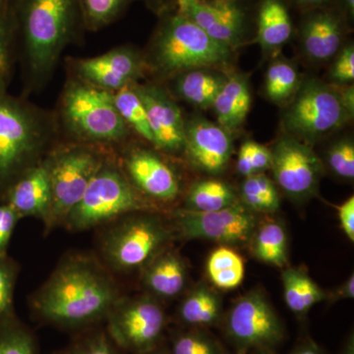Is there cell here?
I'll list each match as a JSON object with an SVG mask.
<instances>
[{
    "label": "cell",
    "instance_id": "obj_38",
    "mask_svg": "<svg viewBox=\"0 0 354 354\" xmlns=\"http://www.w3.org/2000/svg\"><path fill=\"white\" fill-rule=\"evenodd\" d=\"M328 165L334 174L353 180L354 177V145L349 139L341 140L330 147Z\"/></svg>",
    "mask_w": 354,
    "mask_h": 354
},
{
    "label": "cell",
    "instance_id": "obj_14",
    "mask_svg": "<svg viewBox=\"0 0 354 354\" xmlns=\"http://www.w3.org/2000/svg\"><path fill=\"white\" fill-rule=\"evenodd\" d=\"M146 67L142 55L127 46L74 62L77 78L111 94L137 84L144 76Z\"/></svg>",
    "mask_w": 354,
    "mask_h": 354
},
{
    "label": "cell",
    "instance_id": "obj_52",
    "mask_svg": "<svg viewBox=\"0 0 354 354\" xmlns=\"http://www.w3.org/2000/svg\"><path fill=\"white\" fill-rule=\"evenodd\" d=\"M253 354H274L272 353L271 349H255Z\"/></svg>",
    "mask_w": 354,
    "mask_h": 354
},
{
    "label": "cell",
    "instance_id": "obj_37",
    "mask_svg": "<svg viewBox=\"0 0 354 354\" xmlns=\"http://www.w3.org/2000/svg\"><path fill=\"white\" fill-rule=\"evenodd\" d=\"M84 17L91 29L108 25L120 12L124 0H81Z\"/></svg>",
    "mask_w": 354,
    "mask_h": 354
},
{
    "label": "cell",
    "instance_id": "obj_27",
    "mask_svg": "<svg viewBox=\"0 0 354 354\" xmlns=\"http://www.w3.org/2000/svg\"><path fill=\"white\" fill-rule=\"evenodd\" d=\"M221 315L220 297L201 286L191 292L179 308V318L191 327H209L218 322Z\"/></svg>",
    "mask_w": 354,
    "mask_h": 354
},
{
    "label": "cell",
    "instance_id": "obj_47",
    "mask_svg": "<svg viewBox=\"0 0 354 354\" xmlns=\"http://www.w3.org/2000/svg\"><path fill=\"white\" fill-rule=\"evenodd\" d=\"M297 1L302 4H306V6H320L329 0H297Z\"/></svg>",
    "mask_w": 354,
    "mask_h": 354
},
{
    "label": "cell",
    "instance_id": "obj_3",
    "mask_svg": "<svg viewBox=\"0 0 354 354\" xmlns=\"http://www.w3.org/2000/svg\"><path fill=\"white\" fill-rule=\"evenodd\" d=\"M77 0H25L22 25L26 67L32 87L50 78L71 37Z\"/></svg>",
    "mask_w": 354,
    "mask_h": 354
},
{
    "label": "cell",
    "instance_id": "obj_16",
    "mask_svg": "<svg viewBox=\"0 0 354 354\" xmlns=\"http://www.w3.org/2000/svg\"><path fill=\"white\" fill-rule=\"evenodd\" d=\"M179 15L194 23L212 39L230 50L241 46L244 14L227 0H176Z\"/></svg>",
    "mask_w": 354,
    "mask_h": 354
},
{
    "label": "cell",
    "instance_id": "obj_50",
    "mask_svg": "<svg viewBox=\"0 0 354 354\" xmlns=\"http://www.w3.org/2000/svg\"><path fill=\"white\" fill-rule=\"evenodd\" d=\"M346 7H348L349 12L353 15L354 12V0H346Z\"/></svg>",
    "mask_w": 354,
    "mask_h": 354
},
{
    "label": "cell",
    "instance_id": "obj_4",
    "mask_svg": "<svg viewBox=\"0 0 354 354\" xmlns=\"http://www.w3.org/2000/svg\"><path fill=\"white\" fill-rule=\"evenodd\" d=\"M232 55L230 48L177 13L167 18L156 35L150 64L162 75L176 76L193 69L227 66Z\"/></svg>",
    "mask_w": 354,
    "mask_h": 354
},
{
    "label": "cell",
    "instance_id": "obj_35",
    "mask_svg": "<svg viewBox=\"0 0 354 354\" xmlns=\"http://www.w3.org/2000/svg\"><path fill=\"white\" fill-rule=\"evenodd\" d=\"M17 274V266L11 258H0V325L16 318L13 300Z\"/></svg>",
    "mask_w": 354,
    "mask_h": 354
},
{
    "label": "cell",
    "instance_id": "obj_1",
    "mask_svg": "<svg viewBox=\"0 0 354 354\" xmlns=\"http://www.w3.org/2000/svg\"><path fill=\"white\" fill-rule=\"evenodd\" d=\"M118 302L111 279L88 260L65 263L39 291L35 309L46 322L80 328L101 320Z\"/></svg>",
    "mask_w": 354,
    "mask_h": 354
},
{
    "label": "cell",
    "instance_id": "obj_39",
    "mask_svg": "<svg viewBox=\"0 0 354 354\" xmlns=\"http://www.w3.org/2000/svg\"><path fill=\"white\" fill-rule=\"evenodd\" d=\"M60 354H118V351L108 333L95 330L83 335Z\"/></svg>",
    "mask_w": 354,
    "mask_h": 354
},
{
    "label": "cell",
    "instance_id": "obj_48",
    "mask_svg": "<svg viewBox=\"0 0 354 354\" xmlns=\"http://www.w3.org/2000/svg\"><path fill=\"white\" fill-rule=\"evenodd\" d=\"M147 1L150 2L153 7L162 8V7H164L167 2L171 1V0H147Z\"/></svg>",
    "mask_w": 354,
    "mask_h": 354
},
{
    "label": "cell",
    "instance_id": "obj_40",
    "mask_svg": "<svg viewBox=\"0 0 354 354\" xmlns=\"http://www.w3.org/2000/svg\"><path fill=\"white\" fill-rule=\"evenodd\" d=\"M13 50L10 32L0 16V94L6 93L13 71Z\"/></svg>",
    "mask_w": 354,
    "mask_h": 354
},
{
    "label": "cell",
    "instance_id": "obj_7",
    "mask_svg": "<svg viewBox=\"0 0 354 354\" xmlns=\"http://www.w3.org/2000/svg\"><path fill=\"white\" fill-rule=\"evenodd\" d=\"M353 118L341 91L320 81L299 85L285 114V127L305 143L322 138L339 129Z\"/></svg>",
    "mask_w": 354,
    "mask_h": 354
},
{
    "label": "cell",
    "instance_id": "obj_44",
    "mask_svg": "<svg viewBox=\"0 0 354 354\" xmlns=\"http://www.w3.org/2000/svg\"><path fill=\"white\" fill-rule=\"evenodd\" d=\"M354 297V277L353 274L339 286L335 292H333L332 299H353Z\"/></svg>",
    "mask_w": 354,
    "mask_h": 354
},
{
    "label": "cell",
    "instance_id": "obj_9",
    "mask_svg": "<svg viewBox=\"0 0 354 354\" xmlns=\"http://www.w3.org/2000/svg\"><path fill=\"white\" fill-rule=\"evenodd\" d=\"M108 335L115 346L140 354L157 348L167 324L160 305L149 298L116 302L109 311Z\"/></svg>",
    "mask_w": 354,
    "mask_h": 354
},
{
    "label": "cell",
    "instance_id": "obj_19",
    "mask_svg": "<svg viewBox=\"0 0 354 354\" xmlns=\"http://www.w3.org/2000/svg\"><path fill=\"white\" fill-rule=\"evenodd\" d=\"M0 201L12 207L20 218L31 216L48 221L51 204L48 160L27 169L6 190Z\"/></svg>",
    "mask_w": 354,
    "mask_h": 354
},
{
    "label": "cell",
    "instance_id": "obj_24",
    "mask_svg": "<svg viewBox=\"0 0 354 354\" xmlns=\"http://www.w3.org/2000/svg\"><path fill=\"white\" fill-rule=\"evenodd\" d=\"M292 26L290 14L279 0H264L258 18V41L264 50H274L290 39Z\"/></svg>",
    "mask_w": 354,
    "mask_h": 354
},
{
    "label": "cell",
    "instance_id": "obj_33",
    "mask_svg": "<svg viewBox=\"0 0 354 354\" xmlns=\"http://www.w3.org/2000/svg\"><path fill=\"white\" fill-rule=\"evenodd\" d=\"M0 354H37L31 332L16 318L0 325Z\"/></svg>",
    "mask_w": 354,
    "mask_h": 354
},
{
    "label": "cell",
    "instance_id": "obj_18",
    "mask_svg": "<svg viewBox=\"0 0 354 354\" xmlns=\"http://www.w3.org/2000/svg\"><path fill=\"white\" fill-rule=\"evenodd\" d=\"M125 167L133 186L157 201L171 202L180 192L176 172L150 151H133L125 160Z\"/></svg>",
    "mask_w": 354,
    "mask_h": 354
},
{
    "label": "cell",
    "instance_id": "obj_51",
    "mask_svg": "<svg viewBox=\"0 0 354 354\" xmlns=\"http://www.w3.org/2000/svg\"><path fill=\"white\" fill-rule=\"evenodd\" d=\"M140 354H171V353H167V351H160V349H158L157 348L153 349V351H147V353H140Z\"/></svg>",
    "mask_w": 354,
    "mask_h": 354
},
{
    "label": "cell",
    "instance_id": "obj_23",
    "mask_svg": "<svg viewBox=\"0 0 354 354\" xmlns=\"http://www.w3.org/2000/svg\"><path fill=\"white\" fill-rule=\"evenodd\" d=\"M227 77L205 69H193L176 75V94L200 109L213 106Z\"/></svg>",
    "mask_w": 354,
    "mask_h": 354
},
{
    "label": "cell",
    "instance_id": "obj_42",
    "mask_svg": "<svg viewBox=\"0 0 354 354\" xmlns=\"http://www.w3.org/2000/svg\"><path fill=\"white\" fill-rule=\"evenodd\" d=\"M20 216L7 203L0 201V258L7 255L9 242Z\"/></svg>",
    "mask_w": 354,
    "mask_h": 354
},
{
    "label": "cell",
    "instance_id": "obj_20",
    "mask_svg": "<svg viewBox=\"0 0 354 354\" xmlns=\"http://www.w3.org/2000/svg\"><path fill=\"white\" fill-rule=\"evenodd\" d=\"M341 23L329 12L317 13L305 23L302 44L307 57L315 62H326L341 50Z\"/></svg>",
    "mask_w": 354,
    "mask_h": 354
},
{
    "label": "cell",
    "instance_id": "obj_25",
    "mask_svg": "<svg viewBox=\"0 0 354 354\" xmlns=\"http://www.w3.org/2000/svg\"><path fill=\"white\" fill-rule=\"evenodd\" d=\"M286 304L293 313L304 315L327 295L306 272L299 269H286L283 272Z\"/></svg>",
    "mask_w": 354,
    "mask_h": 354
},
{
    "label": "cell",
    "instance_id": "obj_12",
    "mask_svg": "<svg viewBox=\"0 0 354 354\" xmlns=\"http://www.w3.org/2000/svg\"><path fill=\"white\" fill-rule=\"evenodd\" d=\"M272 151L271 169L276 183L288 196L304 200L316 192L323 165L305 142L293 136L279 139Z\"/></svg>",
    "mask_w": 354,
    "mask_h": 354
},
{
    "label": "cell",
    "instance_id": "obj_53",
    "mask_svg": "<svg viewBox=\"0 0 354 354\" xmlns=\"http://www.w3.org/2000/svg\"><path fill=\"white\" fill-rule=\"evenodd\" d=\"M7 1H8V0H0V8H1L2 6L6 4Z\"/></svg>",
    "mask_w": 354,
    "mask_h": 354
},
{
    "label": "cell",
    "instance_id": "obj_30",
    "mask_svg": "<svg viewBox=\"0 0 354 354\" xmlns=\"http://www.w3.org/2000/svg\"><path fill=\"white\" fill-rule=\"evenodd\" d=\"M113 100L118 113L129 129L131 128L142 138L153 144V135L147 118L145 106L137 94L134 85L113 93Z\"/></svg>",
    "mask_w": 354,
    "mask_h": 354
},
{
    "label": "cell",
    "instance_id": "obj_36",
    "mask_svg": "<svg viewBox=\"0 0 354 354\" xmlns=\"http://www.w3.org/2000/svg\"><path fill=\"white\" fill-rule=\"evenodd\" d=\"M171 354H223L215 339L201 332L176 335L172 341Z\"/></svg>",
    "mask_w": 354,
    "mask_h": 354
},
{
    "label": "cell",
    "instance_id": "obj_8",
    "mask_svg": "<svg viewBox=\"0 0 354 354\" xmlns=\"http://www.w3.org/2000/svg\"><path fill=\"white\" fill-rule=\"evenodd\" d=\"M104 165L101 153L88 144L66 147L48 158L51 186L48 225L66 220Z\"/></svg>",
    "mask_w": 354,
    "mask_h": 354
},
{
    "label": "cell",
    "instance_id": "obj_46",
    "mask_svg": "<svg viewBox=\"0 0 354 354\" xmlns=\"http://www.w3.org/2000/svg\"><path fill=\"white\" fill-rule=\"evenodd\" d=\"M290 354H323V353L314 342H308L300 346Z\"/></svg>",
    "mask_w": 354,
    "mask_h": 354
},
{
    "label": "cell",
    "instance_id": "obj_45",
    "mask_svg": "<svg viewBox=\"0 0 354 354\" xmlns=\"http://www.w3.org/2000/svg\"><path fill=\"white\" fill-rule=\"evenodd\" d=\"M341 95L344 106H346L349 113L353 116L354 113V88L353 86H348V87L342 88Z\"/></svg>",
    "mask_w": 354,
    "mask_h": 354
},
{
    "label": "cell",
    "instance_id": "obj_28",
    "mask_svg": "<svg viewBox=\"0 0 354 354\" xmlns=\"http://www.w3.org/2000/svg\"><path fill=\"white\" fill-rule=\"evenodd\" d=\"M206 268L212 283L225 290L241 286L245 272L241 256L227 246L218 247L209 254Z\"/></svg>",
    "mask_w": 354,
    "mask_h": 354
},
{
    "label": "cell",
    "instance_id": "obj_17",
    "mask_svg": "<svg viewBox=\"0 0 354 354\" xmlns=\"http://www.w3.org/2000/svg\"><path fill=\"white\" fill-rule=\"evenodd\" d=\"M232 149L230 132L220 125L203 118L186 123L184 152L197 169L221 174L230 162Z\"/></svg>",
    "mask_w": 354,
    "mask_h": 354
},
{
    "label": "cell",
    "instance_id": "obj_26",
    "mask_svg": "<svg viewBox=\"0 0 354 354\" xmlns=\"http://www.w3.org/2000/svg\"><path fill=\"white\" fill-rule=\"evenodd\" d=\"M236 194L228 184L216 179L198 181L186 197V209L201 213L220 211L239 203Z\"/></svg>",
    "mask_w": 354,
    "mask_h": 354
},
{
    "label": "cell",
    "instance_id": "obj_54",
    "mask_svg": "<svg viewBox=\"0 0 354 354\" xmlns=\"http://www.w3.org/2000/svg\"><path fill=\"white\" fill-rule=\"evenodd\" d=\"M227 1H230V2H236L237 0H227Z\"/></svg>",
    "mask_w": 354,
    "mask_h": 354
},
{
    "label": "cell",
    "instance_id": "obj_2",
    "mask_svg": "<svg viewBox=\"0 0 354 354\" xmlns=\"http://www.w3.org/2000/svg\"><path fill=\"white\" fill-rule=\"evenodd\" d=\"M55 134L48 113L16 97L0 94V200L35 162Z\"/></svg>",
    "mask_w": 354,
    "mask_h": 354
},
{
    "label": "cell",
    "instance_id": "obj_11",
    "mask_svg": "<svg viewBox=\"0 0 354 354\" xmlns=\"http://www.w3.org/2000/svg\"><path fill=\"white\" fill-rule=\"evenodd\" d=\"M227 332L241 351L271 349L285 337L283 324L262 293H247L228 313Z\"/></svg>",
    "mask_w": 354,
    "mask_h": 354
},
{
    "label": "cell",
    "instance_id": "obj_41",
    "mask_svg": "<svg viewBox=\"0 0 354 354\" xmlns=\"http://www.w3.org/2000/svg\"><path fill=\"white\" fill-rule=\"evenodd\" d=\"M330 79L337 84H348L354 79V48L353 44L339 51L330 68Z\"/></svg>",
    "mask_w": 354,
    "mask_h": 354
},
{
    "label": "cell",
    "instance_id": "obj_43",
    "mask_svg": "<svg viewBox=\"0 0 354 354\" xmlns=\"http://www.w3.org/2000/svg\"><path fill=\"white\" fill-rule=\"evenodd\" d=\"M339 223L344 234L351 242L354 241V198L351 197L342 203L337 209Z\"/></svg>",
    "mask_w": 354,
    "mask_h": 354
},
{
    "label": "cell",
    "instance_id": "obj_15",
    "mask_svg": "<svg viewBox=\"0 0 354 354\" xmlns=\"http://www.w3.org/2000/svg\"><path fill=\"white\" fill-rule=\"evenodd\" d=\"M134 88L145 106L153 145L167 153L183 152L186 123L171 95L160 86L152 84H134Z\"/></svg>",
    "mask_w": 354,
    "mask_h": 354
},
{
    "label": "cell",
    "instance_id": "obj_22",
    "mask_svg": "<svg viewBox=\"0 0 354 354\" xmlns=\"http://www.w3.org/2000/svg\"><path fill=\"white\" fill-rule=\"evenodd\" d=\"M186 268L176 253L158 254L147 266L144 283L155 295L174 297L183 291L186 285Z\"/></svg>",
    "mask_w": 354,
    "mask_h": 354
},
{
    "label": "cell",
    "instance_id": "obj_34",
    "mask_svg": "<svg viewBox=\"0 0 354 354\" xmlns=\"http://www.w3.org/2000/svg\"><path fill=\"white\" fill-rule=\"evenodd\" d=\"M272 151L254 141L242 144L237 158L236 169L242 176L249 177L264 174L271 169Z\"/></svg>",
    "mask_w": 354,
    "mask_h": 354
},
{
    "label": "cell",
    "instance_id": "obj_21",
    "mask_svg": "<svg viewBox=\"0 0 354 354\" xmlns=\"http://www.w3.org/2000/svg\"><path fill=\"white\" fill-rule=\"evenodd\" d=\"M251 106V93L245 76L227 77L212 108L220 127L227 132L239 129L246 120Z\"/></svg>",
    "mask_w": 354,
    "mask_h": 354
},
{
    "label": "cell",
    "instance_id": "obj_32",
    "mask_svg": "<svg viewBox=\"0 0 354 354\" xmlns=\"http://www.w3.org/2000/svg\"><path fill=\"white\" fill-rule=\"evenodd\" d=\"M298 87L299 78L292 65L281 60L270 65L266 75V93L271 101H288L297 93Z\"/></svg>",
    "mask_w": 354,
    "mask_h": 354
},
{
    "label": "cell",
    "instance_id": "obj_29",
    "mask_svg": "<svg viewBox=\"0 0 354 354\" xmlns=\"http://www.w3.org/2000/svg\"><path fill=\"white\" fill-rule=\"evenodd\" d=\"M253 252L268 265L283 268L288 263V235L279 223H265L253 234Z\"/></svg>",
    "mask_w": 354,
    "mask_h": 354
},
{
    "label": "cell",
    "instance_id": "obj_6",
    "mask_svg": "<svg viewBox=\"0 0 354 354\" xmlns=\"http://www.w3.org/2000/svg\"><path fill=\"white\" fill-rule=\"evenodd\" d=\"M148 208L127 177L104 164L93 177L82 199L65 223L73 230H88L118 216Z\"/></svg>",
    "mask_w": 354,
    "mask_h": 354
},
{
    "label": "cell",
    "instance_id": "obj_10",
    "mask_svg": "<svg viewBox=\"0 0 354 354\" xmlns=\"http://www.w3.org/2000/svg\"><path fill=\"white\" fill-rule=\"evenodd\" d=\"M169 239V232L157 218L136 216L109 234L104 255L116 269L130 271L148 264Z\"/></svg>",
    "mask_w": 354,
    "mask_h": 354
},
{
    "label": "cell",
    "instance_id": "obj_13",
    "mask_svg": "<svg viewBox=\"0 0 354 354\" xmlns=\"http://www.w3.org/2000/svg\"><path fill=\"white\" fill-rule=\"evenodd\" d=\"M176 221L187 239H208L230 245L245 243L253 236L257 225L252 211L239 202L208 213L180 209L176 212Z\"/></svg>",
    "mask_w": 354,
    "mask_h": 354
},
{
    "label": "cell",
    "instance_id": "obj_5",
    "mask_svg": "<svg viewBox=\"0 0 354 354\" xmlns=\"http://www.w3.org/2000/svg\"><path fill=\"white\" fill-rule=\"evenodd\" d=\"M65 129L81 144H113L129 134L113 104V94L80 79L67 84L60 102Z\"/></svg>",
    "mask_w": 354,
    "mask_h": 354
},
{
    "label": "cell",
    "instance_id": "obj_31",
    "mask_svg": "<svg viewBox=\"0 0 354 354\" xmlns=\"http://www.w3.org/2000/svg\"><path fill=\"white\" fill-rule=\"evenodd\" d=\"M241 199L250 211L261 213L276 212L281 205L276 186L264 174L245 177L241 186Z\"/></svg>",
    "mask_w": 354,
    "mask_h": 354
},
{
    "label": "cell",
    "instance_id": "obj_49",
    "mask_svg": "<svg viewBox=\"0 0 354 354\" xmlns=\"http://www.w3.org/2000/svg\"><path fill=\"white\" fill-rule=\"evenodd\" d=\"M342 354H353V339H348V344H346V349H344V353Z\"/></svg>",
    "mask_w": 354,
    "mask_h": 354
}]
</instances>
